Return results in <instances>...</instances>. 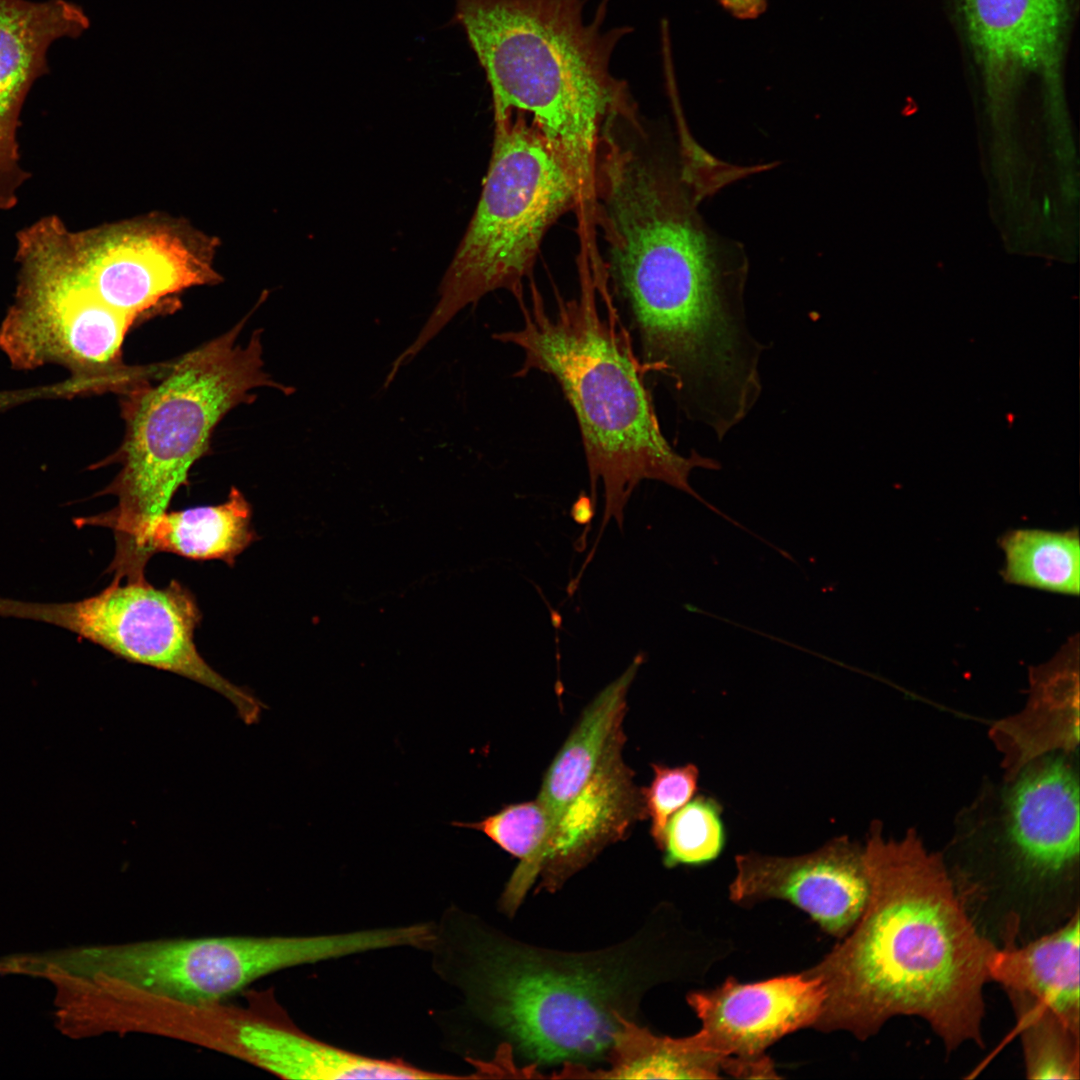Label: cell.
I'll use <instances>...</instances> for the list:
<instances>
[{"label":"cell","instance_id":"cell-17","mask_svg":"<svg viewBox=\"0 0 1080 1080\" xmlns=\"http://www.w3.org/2000/svg\"><path fill=\"white\" fill-rule=\"evenodd\" d=\"M1079 908L1056 929L1024 944L1006 941L991 959L990 980L1027 994L1080 1031Z\"/></svg>","mask_w":1080,"mask_h":1080},{"label":"cell","instance_id":"cell-4","mask_svg":"<svg viewBox=\"0 0 1080 1080\" xmlns=\"http://www.w3.org/2000/svg\"><path fill=\"white\" fill-rule=\"evenodd\" d=\"M579 275L578 296H558L553 313L532 284L530 305L524 298L518 301L521 327L493 338L523 352L516 377L531 371L552 376L574 411L595 505L599 480L604 488V514L593 549L611 518L622 530L626 504L643 480L663 482L716 513L689 479L694 469L718 470L720 463L694 450L682 455L670 445L645 383L648 373L614 305L606 275L586 268H580Z\"/></svg>","mask_w":1080,"mask_h":1080},{"label":"cell","instance_id":"cell-8","mask_svg":"<svg viewBox=\"0 0 1080 1080\" xmlns=\"http://www.w3.org/2000/svg\"><path fill=\"white\" fill-rule=\"evenodd\" d=\"M390 942L385 928L310 936L156 939L87 948L79 952L76 968L113 992L200 1008L274 972L386 949Z\"/></svg>","mask_w":1080,"mask_h":1080},{"label":"cell","instance_id":"cell-26","mask_svg":"<svg viewBox=\"0 0 1080 1080\" xmlns=\"http://www.w3.org/2000/svg\"><path fill=\"white\" fill-rule=\"evenodd\" d=\"M654 776L641 789L645 814L651 820L650 833L661 848L669 816L691 800L697 791L698 768L693 764L678 767L653 764Z\"/></svg>","mask_w":1080,"mask_h":1080},{"label":"cell","instance_id":"cell-21","mask_svg":"<svg viewBox=\"0 0 1080 1080\" xmlns=\"http://www.w3.org/2000/svg\"><path fill=\"white\" fill-rule=\"evenodd\" d=\"M1005 555V582L1065 595L1080 592V541L1077 529H1013L998 541Z\"/></svg>","mask_w":1080,"mask_h":1080},{"label":"cell","instance_id":"cell-11","mask_svg":"<svg viewBox=\"0 0 1080 1080\" xmlns=\"http://www.w3.org/2000/svg\"><path fill=\"white\" fill-rule=\"evenodd\" d=\"M729 897L753 906L777 899L796 906L831 936L843 938L865 908L869 881L863 852L846 838L799 856L737 855Z\"/></svg>","mask_w":1080,"mask_h":1080},{"label":"cell","instance_id":"cell-3","mask_svg":"<svg viewBox=\"0 0 1080 1080\" xmlns=\"http://www.w3.org/2000/svg\"><path fill=\"white\" fill-rule=\"evenodd\" d=\"M627 941L598 951H555L518 941L450 907L434 923L433 968L488 1037L483 1072L607 1063L644 994L676 974L658 915Z\"/></svg>","mask_w":1080,"mask_h":1080},{"label":"cell","instance_id":"cell-24","mask_svg":"<svg viewBox=\"0 0 1080 1080\" xmlns=\"http://www.w3.org/2000/svg\"><path fill=\"white\" fill-rule=\"evenodd\" d=\"M1005 991L1017 1019L1027 1078L1079 1079V1032L1035 998Z\"/></svg>","mask_w":1080,"mask_h":1080},{"label":"cell","instance_id":"cell-6","mask_svg":"<svg viewBox=\"0 0 1080 1080\" xmlns=\"http://www.w3.org/2000/svg\"><path fill=\"white\" fill-rule=\"evenodd\" d=\"M246 322L247 317L224 334L164 362L155 377L121 396L123 442L101 464L119 463L121 468L99 493L116 496L117 505L74 520L79 527L114 532L115 555L108 567L114 579L145 578L152 525L187 484L191 467L208 451L222 418L236 406L254 401L258 388L293 393L292 387L264 370L260 330L247 344H237Z\"/></svg>","mask_w":1080,"mask_h":1080},{"label":"cell","instance_id":"cell-7","mask_svg":"<svg viewBox=\"0 0 1080 1080\" xmlns=\"http://www.w3.org/2000/svg\"><path fill=\"white\" fill-rule=\"evenodd\" d=\"M492 153L478 204L439 286L438 300L410 345L390 366L397 374L464 308L499 289L523 298L549 228L578 207L572 175L526 117H496Z\"/></svg>","mask_w":1080,"mask_h":1080},{"label":"cell","instance_id":"cell-28","mask_svg":"<svg viewBox=\"0 0 1080 1080\" xmlns=\"http://www.w3.org/2000/svg\"><path fill=\"white\" fill-rule=\"evenodd\" d=\"M732 16L748 20L761 15L766 8L767 0H716Z\"/></svg>","mask_w":1080,"mask_h":1080},{"label":"cell","instance_id":"cell-20","mask_svg":"<svg viewBox=\"0 0 1080 1080\" xmlns=\"http://www.w3.org/2000/svg\"><path fill=\"white\" fill-rule=\"evenodd\" d=\"M726 1059L706 1050L695 1034L685 1038L654 1035L629 1021L621 1033L607 1068L609 1078L713 1079L722 1077Z\"/></svg>","mask_w":1080,"mask_h":1080},{"label":"cell","instance_id":"cell-18","mask_svg":"<svg viewBox=\"0 0 1080 1080\" xmlns=\"http://www.w3.org/2000/svg\"><path fill=\"white\" fill-rule=\"evenodd\" d=\"M644 659L643 653L637 654L626 670L594 697L551 762L537 797L549 822L580 791L614 740L624 733L627 693Z\"/></svg>","mask_w":1080,"mask_h":1080},{"label":"cell","instance_id":"cell-27","mask_svg":"<svg viewBox=\"0 0 1080 1080\" xmlns=\"http://www.w3.org/2000/svg\"><path fill=\"white\" fill-rule=\"evenodd\" d=\"M595 509H596V505L593 503L592 498L590 496L586 495L585 492H582L577 497V499L574 501V503H573V505L571 507L570 516L572 517V519L577 524L583 525V526L586 527L584 529L583 533L581 534L579 540L576 542L577 545L582 546L581 549L585 548L586 538H587V535H588L589 528H590V525L592 523L593 517L595 515Z\"/></svg>","mask_w":1080,"mask_h":1080},{"label":"cell","instance_id":"cell-12","mask_svg":"<svg viewBox=\"0 0 1080 1080\" xmlns=\"http://www.w3.org/2000/svg\"><path fill=\"white\" fill-rule=\"evenodd\" d=\"M825 1000L819 978L803 971L763 981L741 983L727 978L720 986L692 992L689 1006L701 1022L700 1044L724 1059L752 1062L799 1029L813 1027Z\"/></svg>","mask_w":1080,"mask_h":1080},{"label":"cell","instance_id":"cell-19","mask_svg":"<svg viewBox=\"0 0 1080 1080\" xmlns=\"http://www.w3.org/2000/svg\"><path fill=\"white\" fill-rule=\"evenodd\" d=\"M252 508L240 490L230 489L225 502L164 512L150 530L149 558L158 552L205 561L221 560L230 567L256 540Z\"/></svg>","mask_w":1080,"mask_h":1080},{"label":"cell","instance_id":"cell-14","mask_svg":"<svg viewBox=\"0 0 1080 1080\" xmlns=\"http://www.w3.org/2000/svg\"><path fill=\"white\" fill-rule=\"evenodd\" d=\"M89 27L82 8L65 0H0V209L11 208L25 179L16 133L24 99L47 71L46 51L56 39Z\"/></svg>","mask_w":1080,"mask_h":1080},{"label":"cell","instance_id":"cell-5","mask_svg":"<svg viewBox=\"0 0 1080 1080\" xmlns=\"http://www.w3.org/2000/svg\"><path fill=\"white\" fill-rule=\"evenodd\" d=\"M610 0L586 23V0H455L490 86L494 118L528 117L573 177L577 216L593 220L595 165L607 118L633 98L610 71L628 27L604 30Z\"/></svg>","mask_w":1080,"mask_h":1080},{"label":"cell","instance_id":"cell-25","mask_svg":"<svg viewBox=\"0 0 1080 1080\" xmlns=\"http://www.w3.org/2000/svg\"><path fill=\"white\" fill-rule=\"evenodd\" d=\"M721 812L716 800L701 795L673 813L660 848L664 865L699 866L715 860L725 844Z\"/></svg>","mask_w":1080,"mask_h":1080},{"label":"cell","instance_id":"cell-13","mask_svg":"<svg viewBox=\"0 0 1080 1080\" xmlns=\"http://www.w3.org/2000/svg\"><path fill=\"white\" fill-rule=\"evenodd\" d=\"M1072 0H959L976 64L992 88L1037 76L1057 88Z\"/></svg>","mask_w":1080,"mask_h":1080},{"label":"cell","instance_id":"cell-10","mask_svg":"<svg viewBox=\"0 0 1080 1080\" xmlns=\"http://www.w3.org/2000/svg\"><path fill=\"white\" fill-rule=\"evenodd\" d=\"M1006 833L1015 877L1027 900L1072 909L1079 861V786L1070 763L1049 757L1026 768L1006 801Z\"/></svg>","mask_w":1080,"mask_h":1080},{"label":"cell","instance_id":"cell-15","mask_svg":"<svg viewBox=\"0 0 1080 1080\" xmlns=\"http://www.w3.org/2000/svg\"><path fill=\"white\" fill-rule=\"evenodd\" d=\"M624 744L623 733L590 779L550 821L540 873L547 888L559 887L603 848L621 840L634 822L646 817L641 789L622 757Z\"/></svg>","mask_w":1080,"mask_h":1080},{"label":"cell","instance_id":"cell-1","mask_svg":"<svg viewBox=\"0 0 1080 1080\" xmlns=\"http://www.w3.org/2000/svg\"><path fill=\"white\" fill-rule=\"evenodd\" d=\"M594 193L604 268L637 330L641 361L677 374L731 351L747 327L748 261L700 215L705 193L681 146L639 112L611 117L600 133Z\"/></svg>","mask_w":1080,"mask_h":1080},{"label":"cell","instance_id":"cell-22","mask_svg":"<svg viewBox=\"0 0 1080 1080\" xmlns=\"http://www.w3.org/2000/svg\"><path fill=\"white\" fill-rule=\"evenodd\" d=\"M1078 634L1070 638L1062 647L1056 657L1049 663L1033 668L1031 671V684L1033 687L1031 705L1029 711L1013 724L1018 728L1011 737L1017 743L1020 751L1026 744L1017 765L1026 764L1037 755V742L1039 735H1055L1058 746L1065 745L1056 732V726L1066 735L1077 742L1078 721L1073 714H1078ZM1018 753V755H1019ZM1017 755V756H1018Z\"/></svg>","mask_w":1080,"mask_h":1080},{"label":"cell","instance_id":"cell-9","mask_svg":"<svg viewBox=\"0 0 1080 1080\" xmlns=\"http://www.w3.org/2000/svg\"><path fill=\"white\" fill-rule=\"evenodd\" d=\"M0 617L40 621L66 629L129 662L171 672L225 697L246 724L263 704L214 670L198 652L194 632L201 612L178 581L156 588L146 580L110 585L73 602L42 603L0 597Z\"/></svg>","mask_w":1080,"mask_h":1080},{"label":"cell","instance_id":"cell-16","mask_svg":"<svg viewBox=\"0 0 1080 1080\" xmlns=\"http://www.w3.org/2000/svg\"><path fill=\"white\" fill-rule=\"evenodd\" d=\"M235 1040L259 1067L282 1078L336 1079H450L400 1059H379L357 1054L318 1040L295 1026L272 1021H242Z\"/></svg>","mask_w":1080,"mask_h":1080},{"label":"cell","instance_id":"cell-23","mask_svg":"<svg viewBox=\"0 0 1080 1080\" xmlns=\"http://www.w3.org/2000/svg\"><path fill=\"white\" fill-rule=\"evenodd\" d=\"M452 826L485 834L519 864L501 896V906L512 914L540 876L550 832L548 815L536 800L510 804L476 822L454 821Z\"/></svg>","mask_w":1080,"mask_h":1080},{"label":"cell","instance_id":"cell-2","mask_svg":"<svg viewBox=\"0 0 1080 1080\" xmlns=\"http://www.w3.org/2000/svg\"><path fill=\"white\" fill-rule=\"evenodd\" d=\"M862 852L865 908L842 941L803 971L825 989L813 1028L864 1041L892 1018L914 1016L948 1053L982 1046L984 987L997 946L976 926L942 858L914 832L887 840L874 826Z\"/></svg>","mask_w":1080,"mask_h":1080}]
</instances>
